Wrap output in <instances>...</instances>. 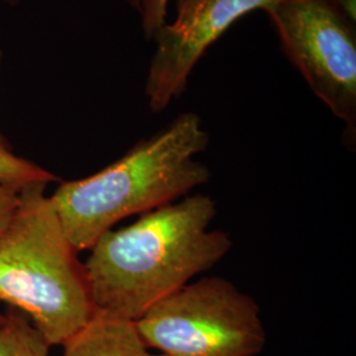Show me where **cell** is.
Returning a JSON list of instances; mask_svg holds the SVG:
<instances>
[{"mask_svg": "<svg viewBox=\"0 0 356 356\" xmlns=\"http://www.w3.org/2000/svg\"><path fill=\"white\" fill-rule=\"evenodd\" d=\"M51 344L15 309L0 321V356H49Z\"/></svg>", "mask_w": 356, "mask_h": 356, "instance_id": "obj_8", "label": "cell"}, {"mask_svg": "<svg viewBox=\"0 0 356 356\" xmlns=\"http://www.w3.org/2000/svg\"><path fill=\"white\" fill-rule=\"evenodd\" d=\"M0 60H1V51H0ZM0 148H8V147H7V143L4 140V138H3L1 134H0Z\"/></svg>", "mask_w": 356, "mask_h": 356, "instance_id": "obj_14", "label": "cell"}, {"mask_svg": "<svg viewBox=\"0 0 356 356\" xmlns=\"http://www.w3.org/2000/svg\"><path fill=\"white\" fill-rule=\"evenodd\" d=\"M281 0H178L177 15L153 38L156 48L145 81L153 113H161L188 88L206 51L245 15Z\"/></svg>", "mask_w": 356, "mask_h": 356, "instance_id": "obj_6", "label": "cell"}, {"mask_svg": "<svg viewBox=\"0 0 356 356\" xmlns=\"http://www.w3.org/2000/svg\"><path fill=\"white\" fill-rule=\"evenodd\" d=\"M47 184L26 185L0 232V301L23 313L51 346L63 344L92 317L83 264L65 236Z\"/></svg>", "mask_w": 356, "mask_h": 356, "instance_id": "obj_3", "label": "cell"}, {"mask_svg": "<svg viewBox=\"0 0 356 356\" xmlns=\"http://www.w3.org/2000/svg\"><path fill=\"white\" fill-rule=\"evenodd\" d=\"M1 317H3V314H1V313H0V318H1Z\"/></svg>", "mask_w": 356, "mask_h": 356, "instance_id": "obj_15", "label": "cell"}, {"mask_svg": "<svg viewBox=\"0 0 356 356\" xmlns=\"http://www.w3.org/2000/svg\"><path fill=\"white\" fill-rule=\"evenodd\" d=\"M10 1H13V0H10Z\"/></svg>", "mask_w": 356, "mask_h": 356, "instance_id": "obj_17", "label": "cell"}, {"mask_svg": "<svg viewBox=\"0 0 356 356\" xmlns=\"http://www.w3.org/2000/svg\"><path fill=\"white\" fill-rule=\"evenodd\" d=\"M209 143L201 116L184 113L102 170L61 182L49 200L72 247L89 251L120 220L176 202L207 184L211 172L197 156Z\"/></svg>", "mask_w": 356, "mask_h": 356, "instance_id": "obj_2", "label": "cell"}, {"mask_svg": "<svg viewBox=\"0 0 356 356\" xmlns=\"http://www.w3.org/2000/svg\"><path fill=\"white\" fill-rule=\"evenodd\" d=\"M264 13L284 54L314 95L343 120L344 144L355 149V23L326 0H281Z\"/></svg>", "mask_w": 356, "mask_h": 356, "instance_id": "obj_5", "label": "cell"}, {"mask_svg": "<svg viewBox=\"0 0 356 356\" xmlns=\"http://www.w3.org/2000/svg\"><path fill=\"white\" fill-rule=\"evenodd\" d=\"M169 0H144L141 7V28L147 40H153L160 28L165 26Z\"/></svg>", "mask_w": 356, "mask_h": 356, "instance_id": "obj_10", "label": "cell"}, {"mask_svg": "<svg viewBox=\"0 0 356 356\" xmlns=\"http://www.w3.org/2000/svg\"><path fill=\"white\" fill-rule=\"evenodd\" d=\"M1 318H3V317H1ZM1 318H0V321H1Z\"/></svg>", "mask_w": 356, "mask_h": 356, "instance_id": "obj_16", "label": "cell"}, {"mask_svg": "<svg viewBox=\"0 0 356 356\" xmlns=\"http://www.w3.org/2000/svg\"><path fill=\"white\" fill-rule=\"evenodd\" d=\"M135 323L143 342L165 356H256L267 344L259 304L218 276L184 285Z\"/></svg>", "mask_w": 356, "mask_h": 356, "instance_id": "obj_4", "label": "cell"}, {"mask_svg": "<svg viewBox=\"0 0 356 356\" xmlns=\"http://www.w3.org/2000/svg\"><path fill=\"white\" fill-rule=\"evenodd\" d=\"M63 347V356H165L143 342L135 321L99 312Z\"/></svg>", "mask_w": 356, "mask_h": 356, "instance_id": "obj_7", "label": "cell"}, {"mask_svg": "<svg viewBox=\"0 0 356 356\" xmlns=\"http://www.w3.org/2000/svg\"><path fill=\"white\" fill-rule=\"evenodd\" d=\"M216 213L210 195H186L103 234L83 264L94 312L138 321L216 267L232 248L227 232L211 229Z\"/></svg>", "mask_w": 356, "mask_h": 356, "instance_id": "obj_1", "label": "cell"}, {"mask_svg": "<svg viewBox=\"0 0 356 356\" xmlns=\"http://www.w3.org/2000/svg\"><path fill=\"white\" fill-rule=\"evenodd\" d=\"M54 179L51 172L13 154L8 148H0V184L24 188L32 184L48 185Z\"/></svg>", "mask_w": 356, "mask_h": 356, "instance_id": "obj_9", "label": "cell"}, {"mask_svg": "<svg viewBox=\"0 0 356 356\" xmlns=\"http://www.w3.org/2000/svg\"><path fill=\"white\" fill-rule=\"evenodd\" d=\"M23 188L0 184V232L7 227L19 204Z\"/></svg>", "mask_w": 356, "mask_h": 356, "instance_id": "obj_11", "label": "cell"}, {"mask_svg": "<svg viewBox=\"0 0 356 356\" xmlns=\"http://www.w3.org/2000/svg\"><path fill=\"white\" fill-rule=\"evenodd\" d=\"M124 1L127 3L131 8H134L135 11H138V13H140L141 7H143V1H144V0H124Z\"/></svg>", "mask_w": 356, "mask_h": 356, "instance_id": "obj_13", "label": "cell"}, {"mask_svg": "<svg viewBox=\"0 0 356 356\" xmlns=\"http://www.w3.org/2000/svg\"><path fill=\"white\" fill-rule=\"evenodd\" d=\"M331 7H334L346 19L356 24V0H326Z\"/></svg>", "mask_w": 356, "mask_h": 356, "instance_id": "obj_12", "label": "cell"}]
</instances>
